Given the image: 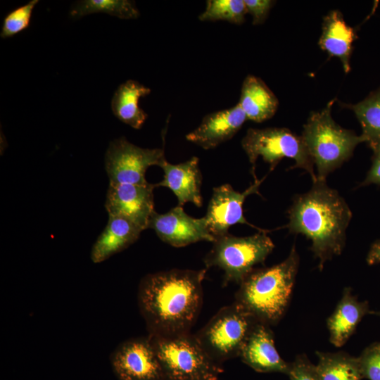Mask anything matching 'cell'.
I'll list each match as a JSON object with an SVG mask.
<instances>
[{"mask_svg":"<svg viewBox=\"0 0 380 380\" xmlns=\"http://www.w3.org/2000/svg\"><path fill=\"white\" fill-rule=\"evenodd\" d=\"M206 269H173L146 275L138 289V305L148 334L189 333L203 303Z\"/></svg>","mask_w":380,"mask_h":380,"instance_id":"1","label":"cell"},{"mask_svg":"<svg viewBox=\"0 0 380 380\" xmlns=\"http://www.w3.org/2000/svg\"><path fill=\"white\" fill-rule=\"evenodd\" d=\"M311 189L294 197L288 210L289 233L302 234L311 241L310 251L318 260V268L340 255L346 243V232L351 210L338 192L326 180L317 179Z\"/></svg>","mask_w":380,"mask_h":380,"instance_id":"2","label":"cell"},{"mask_svg":"<svg viewBox=\"0 0 380 380\" xmlns=\"http://www.w3.org/2000/svg\"><path fill=\"white\" fill-rule=\"evenodd\" d=\"M300 263L295 245L282 262L253 270L239 284L235 303L257 322L277 324L290 303Z\"/></svg>","mask_w":380,"mask_h":380,"instance_id":"3","label":"cell"},{"mask_svg":"<svg viewBox=\"0 0 380 380\" xmlns=\"http://www.w3.org/2000/svg\"><path fill=\"white\" fill-rule=\"evenodd\" d=\"M331 100L320 111L312 112L303 126L301 137L317 168V179L328 175L350 159L355 147L365 142L362 135L343 128L332 118Z\"/></svg>","mask_w":380,"mask_h":380,"instance_id":"4","label":"cell"},{"mask_svg":"<svg viewBox=\"0 0 380 380\" xmlns=\"http://www.w3.org/2000/svg\"><path fill=\"white\" fill-rule=\"evenodd\" d=\"M163 380H218L221 365L213 360L190 333L171 336L148 334Z\"/></svg>","mask_w":380,"mask_h":380,"instance_id":"5","label":"cell"},{"mask_svg":"<svg viewBox=\"0 0 380 380\" xmlns=\"http://www.w3.org/2000/svg\"><path fill=\"white\" fill-rule=\"evenodd\" d=\"M204 262L207 268L221 269L225 283L240 284L255 265L265 262L274 248L265 230L248 236L228 233L216 238Z\"/></svg>","mask_w":380,"mask_h":380,"instance_id":"6","label":"cell"},{"mask_svg":"<svg viewBox=\"0 0 380 380\" xmlns=\"http://www.w3.org/2000/svg\"><path fill=\"white\" fill-rule=\"evenodd\" d=\"M241 146L252 165L251 173L254 179L255 162L262 157L273 170L284 158L294 160L291 168H301L317 180L314 163L301 137L285 127L249 128L241 140Z\"/></svg>","mask_w":380,"mask_h":380,"instance_id":"7","label":"cell"},{"mask_svg":"<svg viewBox=\"0 0 380 380\" xmlns=\"http://www.w3.org/2000/svg\"><path fill=\"white\" fill-rule=\"evenodd\" d=\"M257 322L238 304L220 309L196 336L205 351L216 362L239 357Z\"/></svg>","mask_w":380,"mask_h":380,"instance_id":"8","label":"cell"},{"mask_svg":"<svg viewBox=\"0 0 380 380\" xmlns=\"http://www.w3.org/2000/svg\"><path fill=\"white\" fill-rule=\"evenodd\" d=\"M165 160L163 148H144L125 137L113 140L105 155V169L113 184H146V172Z\"/></svg>","mask_w":380,"mask_h":380,"instance_id":"9","label":"cell"},{"mask_svg":"<svg viewBox=\"0 0 380 380\" xmlns=\"http://www.w3.org/2000/svg\"><path fill=\"white\" fill-rule=\"evenodd\" d=\"M118 380H163L162 369L149 338H135L119 344L110 357Z\"/></svg>","mask_w":380,"mask_h":380,"instance_id":"10","label":"cell"},{"mask_svg":"<svg viewBox=\"0 0 380 380\" xmlns=\"http://www.w3.org/2000/svg\"><path fill=\"white\" fill-rule=\"evenodd\" d=\"M153 184H109L105 208L108 215L124 217L142 231L148 229L154 210Z\"/></svg>","mask_w":380,"mask_h":380,"instance_id":"11","label":"cell"},{"mask_svg":"<svg viewBox=\"0 0 380 380\" xmlns=\"http://www.w3.org/2000/svg\"><path fill=\"white\" fill-rule=\"evenodd\" d=\"M263 181L255 179L243 192L235 191L229 184L213 188V194L203 217L208 229L215 239L228 234L229 228L236 224H249L243 216V204L246 198L259 194L258 189Z\"/></svg>","mask_w":380,"mask_h":380,"instance_id":"12","label":"cell"},{"mask_svg":"<svg viewBox=\"0 0 380 380\" xmlns=\"http://www.w3.org/2000/svg\"><path fill=\"white\" fill-rule=\"evenodd\" d=\"M149 228L155 231L161 241L177 248L198 241H215L205 218L193 217L179 205L163 214L154 211L148 222Z\"/></svg>","mask_w":380,"mask_h":380,"instance_id":"13","label":"cell"},{"mask_svg":"<svg viewBox=\"0 0 380 380\" xmlns=\"http://www.w3.org/2000/svg\"><path fill=\"white\" fill-rule=\"evenodd\" d=\"M242 362L257 372L287 374L289 362L285 361L275 346L270 327L257 322L239 355Z\"/></svg>","mask_w":380,"mask_h":380,"instance_id":"14","label":"cell"},{"mask_svg":"<svg viewBox=\"0 0 380 380\" xmlns=\"http://www.w3.org/2000/svg\"><path fill=\"white\" fill-rule=\"evenodd\" d=\"M246 120V114L237 103L205 115L200 125L186 135V139L205 150L214 148L231 139Z\"/></svg>","mask_w":380,"mask_h":380,"instance_id":"15","label":"cell"},{"mask_svg":"<svg viewBox=\"0 0 380 380\" xmlns=\"http://www.w3.org/2000/svg\"><path fill=\"white\" fill-rule=\"evenodd\" d=\"M160 167L164 172L163 179L155 184L156 187L170 189L176 196L179 206L189 202L198 208L203 205L202 175L196 156L179 164H171L165 159Z\"/></svg>","mask_w":380,"mask_h":380,"instance_id":"16","label":"cell"},{"mask_svg":"<svg viewBox=\"0 0 380 380\" xmlns=\"http://www.w3.org/2000/svg\"><path fill=\"white\" fill-rule=\"evenodd\" d=\"M370 312L368 302L359 301L353 295L351 289L346 287L335 310L327 320L331 343L338 348L345 345L362 318Z\"/></svg>","mask_w":380,"mask_h":380,"instance_id":"17","label":"cell"},{"mask_svg":"<svg viewBox=\"0 0 380 380\" xmlns=\"http://www.w3.org/2000/svg\"><path fill=\"white\" fill-rule=\"evenodd\" d=\"M357 37L355 29L346 23L342 13L335 9L324 17L318 44L330 56L338 58L344 72L348 73L353 43Z\"/></svg>","mask_w":380,"mask_h":380,"instance_id":"18","label":"cell"},{"mask_svg":"<svg viewBox=\"0 0 380 380\" xmlns=\"http://www.w3.org/2000/svg\"><path fill=\"white\" fill-rule=\"evenodd\" d=\"M142 230L129 220L108 215V223L92 246L91 259L101 262L134 243Z\"/></svg>","mask_w":380,"mask_h":380,"instance_id":"19","label":"cell"},{"mask_svg":"<svg viewBox=\"0 0 380 380\" xmlns=\"http://www.w3.org/2000/svg\"><path fill=\"white\" fill-rule=\"evenodd\" d=\"M238 104L247 120L262 122L274 115L279 101L263 80L249 75L243 82Z\"/></svg>","mask_w":380,"mask_h":380,"instance_id":"20","label":"cell"},{"mask_svg":"<svg viewBox=\"0 0 380 380\" xmlns=\"http://www.w3.org/2000/svg\"><path fill=\"white\" fill-rule=\"evenodd\" d=\"M151 93V89L137 81L129 80L121 84L111 100L114 115L121 122L139 129L144 124L148 115L139 105L140 98Z\"/></svg>","mask_w":380,"mask_h":380,"instance_id":"21","label":"cell"},{"mask_svg":"<svg viewBox=\"0 0 380 380\" xmlns=\"http://www.w3.org/2000/svg\"><path fill=\"white\" fill-rule=\"evenodd\" d=\"M316 369L319 380H362L357 357L344 351H317Z\"/></svg>","mask_w":380,"mask_h":380,"instance_id":"22","label":"cell"},{"mask_svg":"<svg viewBox=\"0 0 380 380\" xmlns=\"http://www.w3.org/2000/svg\"><path fill=\"white\" fill-rule=\"evenodd\" d=\"M352 110L362 129L365 142L373 149L380 144V87L355 104L340 103Z\"/></svg>","mask_w":380,"mask_h":380,"instance_id":"23","label":"cell"},{"mask_svg":"<svg viewBox=\"0 0 380 380\" xmlns=\"http://www.w3.org/2000/svg\"><path fill=\"white\" fill-rule=\"evenodd\" d=\"M103 13L121 19H136L140 13L133 1L129 0H82L75 3L70 15L80 18L92 13Z\"/></svg>","mask_w":380,"mask_h":380,"instance_id":"24","label":"cell"},{"mask_svg":"<svg viewBox=\"0 0 380 380\" xmlns=\"http://www.w3.org/2000/svg\"><path fill=\"white\" fill-rule=\"evenodd\" d=\"M247 14L243 0H208L205 11L200 14L201 21L225 20L241 25Z\"/></svg>","mask_w":380,"mask_h":380,"instance_id":"25","label":"cell"},{"mask_svg":"<svg viewBox=\"0 0 380 380\" xmlns=\"http://www.w3.org/2000/svg\"><path fill=\"white\" fill-rule=\"evenodd\" d=\"M38 2V0L30 1L9 12L3 20L1 37H11L26 30L30 26L33 10Z\"/></svg>","mask_w":380,"mask_h":380,"instance_id":"26","label":"cell"},{"mask_svg":"<svg viewBox=\"0 0 380 380\" xmlns=\"http://www.w3.org/2000/svg\"><path fill=\"white\" fill-rule=\"evenodd\" d=\"M357 358L362 379L380 380V341L366 347Z\"/></svg>","mask_w":380,"mask_h":380,"instance_id":"27","label":"cell"},{"mask_svg":"<svg viewBox=\"0 0 380 380\" xmlns=\"http://www.w3.org/2000/svg\"><path fill=\"white\" fill-rule=\"evenodd\" d=\"M286 375L290 380H319L316 365L305 354L298 355L289 362Z\"/></svg>","mask_w":380,"mask_h":380,"instance_id":"28","label":"cell"},{"mask_svg":"<svg viewBox=\"0 0 380 380\" xmlns=\"http://www.w3.org/2000/svg\"><path fill=\"white\" fill-rule=\"evenodd\" d=\"M247 13L252 18V24L258 25L262 24L267 19L270 11L274 5V1L272 0H243Z\"/></svg>","mask_w":380,"mask_h":380,"instance_id":"29","label":"cell"},{"mask_svg":"<svg viewBox=\"0 0 380 380\" xmlns=\"http://www.w3.org/2000/svg\"><path fill=\"white\" fill-rule=\"evenodd\" d=\"M372 150L374 153L372 158V165L360 186L372 184L380 185V144Z\"/></svg>","mask_w":380,"mask_h":380,"instance_id":"30","label":"cell"},{"mask_svg":"<svg viewBox=\"0 0 380 380\" xmlns=\"http://www.w3.org/2000/svg\"><path fill=\"white\" fill-rule=\"evenodd\" d=\"M366 261L369 265L380 262V239L376 240L372 244Z\"/></svg>","mask_w":380,"mask_h":380,"instance_id":"31","label":"cell"},{"mask_svg":"<svg viewBox=\"0 0 380 380\" xmlns=\"http://www.w3.org/2000/svg\"><path fill=\"white\" fill-rule=\"evenodd\" d=\"M370 314H373V315L380 316V311H377V312L376 311H371Z\"/></svg>","mask_w":380,"mask_h":380,"instance_id":"32","label":"cell"}]
</instances>
